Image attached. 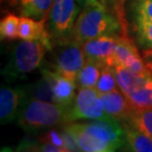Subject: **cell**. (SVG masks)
Wrapping results in <instances>:
<instances>
[{
	"mask_svg": "<svg viewBox=\"0 0 152 152\" xmlns=\"http://www.w3.org/2000/svg\"><path fill=\"white\" fill-rule=\"evenodd\" d=\"M63 126L73 135L80 151L114 152L126 143L124 126L109 115L85 123L71 121Z\"/></svg>",
	"mask_w": 152,
	"mask_h": 152,
	"instance_id": "obj_1",
	"label": "cell"
},
{
	"mask_svg": "<svg viewBox=\"0 0 152 152\" xmlns=\"http://www.w3.org/2000/svg\"><path fill=\"white\" fill-rule=\"evenodd\" d=\"M123 34L118 18L102 2L85 5L76 19L72 39L84 42L103 36Z\"/></svg>",
	"mask_w": 152,
	"mask_h": 152,
	"instance_id": "obj_2",
	"label": "cell"
},
{
	"mask_svg": "<svg viewBox=\"0 0 152 152\" xmlns=\"http://www.w3.org/2000/svg\"><path fill=\"white\" fill-rule=\"evenodd\" d=\"M16 121L18 126L25 132H38L67 124V107L24 97Z\"/></svg>",
	"mask_w": 152,
	"mask_h": 152,
	"instance_id": "obj_3",
	"label": "cell"
},
{
	"mask_svg": "<svg viewBox=\"0 0 152 152\" xmlns=\"http://www.w3.org/2000/svg\"><path fill=\"white\" fill-rule=\"evenodd\" d=\"M45 50H48L47 48L39 41L23 39L17 42L9 51L2 75L8 81L25 78L29 73L41 67Z\"/></svg>",
	"mask_w": 152,
	"mask_h": 152,
	"instance_id": "obj_4",
	"label": "cell"
},
{
	"mask_svg": "<svg viewBox=\"0 0 152 152\" xmlns=\"http://www.w3.org/2000/svg\"><path fill=\"white\" fill-rule=\"evenodd\" d=\"M53 69L76 81V77L86 61L83 45L74 39L56 42L53 48Z\"/></svg>",
	"mask_w": 152,
	"mask_h": 152,
	"instance_id": "obj_5",
	"label": "cell"
},
{
	"mask_svg": "<svg viewBox=\"0 0 152 152\" xmlns=\"http://www.w3.org/2000/svg\"><path fill=\"white\" fill-rule=\"evenodd\" d=\"M79 11L76 0H53L48 18V31L53 41L60 42L72 38Z\"/></svg>",
	"mask_w": 152,
	"mask_h": 152,
	"instance_id": "obj_6",
	"label": "cell"
},
{
	"mask_svg": "<svg viewBox=\"0 0 152 152\" xmlns=\"http://www.w3.org/2000/svg\"><path fill=\"white\" fill-rule=\"evenodd\" d=\"M101 94L96 88H79L72 104L67 107V123L97 120L107 117Z\"/></svg>",
	"mask_w": 152,
	"mask_h": 152,
	"instance_id": "obj_7",
	"label": "cell"
},
{
	"mask_svg": "<svg viewBox=\"0 0 152 152\" xmlns=\"http://www.w3.org/2000/svg\"><path fill=\"white\" fill-rule=\"evenodd\" d=\"M120 35L103 36L82 42L86 58L92 59L104 66H115Z\"/></svg>",
	"mask_w": 152,
	"mask_h": 152,
	"instance_id": "obj_8",
	"label": "cell"
},
{
	"mask_svg": "<svg viewBox=\"0 0 152 152\" xmlns=\"http://www.w3.org/2000/svg\"><path fill=\"white\" fill-rule=\"evenodd\" d=\"M115 65L124 66L130 71L139 74H149L152 72V69L148 66L147 62H145L129 35H120L115 51Z\"/></svg>",
	"mask_w": 152,
	"mask_h": 152,
	"instance_id": "obj_9",
	"label": "cell"
},
{
	"mask_svg": "<svg viewBox=\"0 0 152 152\" xmlns=\"http://www.w3.org/2000/svg\"><path fill=\"white\" fill-rule=\"evenodd\" d=\"M39 71L44 77L47 78L50 85L54 103L69 107L76 96L75 90L78 87L76 81L62 75L54 69L50 70V68L45 67V66H41Z\"/></svg>",
	"mask_w": 152,
	"mask_h": 152,
	"instance_id": "obj_10",
	"label": "cell"
},
{
	"mask_svg": "<svg viewBox=\"0 0 152 152\" xmlns=\"http://www.w3.org/2000/svg\"><path fill=\"white\" fill-rule=\"evenodd\" d=\"M105 112L109 117L115 118L126 126L129 123L134 108L120 88L111 92L101 94Z\"/></svg>",
	"mask_w": 152,
	"mask_h": 152,
	"instance_id": "obj_11",
	"label": "cell"
},
{
	"mask_svg": "<svg viewBox=\"0 0 152 152\" xmlns=\"http://www.w3.org/2000/svg\"><path fill=\"white\" fill-rule=\"evenodd\" d=\"M24 97H25L24 87H1L0 89L1 124H6L16 120Z\"/></svg>",
	"mask_w": 152,
	"mask_h": 152,
	"instance_id": "obj_12",
	"label": "cell"
},
{
	"mask_svg": "<svg viewBox=\"0 0 152 152\" xmlns=\"http://www.w3.org/2000/svg\"><path fill=\"white\" fill-rule=\"evenodd\" d=\"M45 21L22 16L19 24V39L27 41H39L45 45L48 50L53 48V39L45 29Z\"/></svg>",
	"mask_w": 152,
	"mask_h": 152,
	"instance_id": "obj_13",
	"label": "cell"
},
{
	"mask_svg": "<svg viewBox=\"0 0 152 152\" xmlns=\"http://www.w3.org/2000/svg\"><path fill=\"white\" fill-rule=\"evenodd\" d=\"M10 2L22 16L47 22L53 0H10Z\"/></svg>",
	"mask_w": 152,
	"mask_h": 152,
	"instance_id": "obj_14",
	"label": "cell"
},
{
	"mask_svg": "<svg viewBox=\"0 0 152 152\" xmlns=\"http://www.w3.org/2000/svg\"><path fill=\"white\" fill-rule=\"evenodd\" d=\"M115 70L118 87L124 95H129L144 86L152 77V72L149 74H139L121 65H115Z\"/></svg>",
	"mask_w": 152,
	"mask_h": 152,
	"instance_id": "obj_15",
	"label": "cell"
},
{
	"mask_svg": "<svg viewBox=\"0 0 152 152\" xmlns=\"http://www.w3.org/2000/svg\"><path fill=\"white\" fill-rule=\"evenodd\" d=\"M124 150L133 152H152V137L137 129L124 126Z\"/></svg>",
	"mask_w": 152,
	"mask_h": 152,
	"instance_id": "obj_16",
	"label": "cell"
},
{
	"mask_svg": "<svg viewBox=\"0 0 152 152\" xmlns=\"http://www.w3.org/2000/svg\"><path fill=\"white\" fill-rule=\"evenodd\" d=\"M103 66L101 63L92 59H86L76 77L78 88H95L101 75Z\"/></svg>",
	"mask_w": 152,
	"mask_h": 152,
	"instance_id": "obj_17",
	"label": "cell"
},
{
	"mask_svg": "<svg viewBox=\"0 0 152 152\" xmlns=\"http://www.w3.org/2000/svg\"><path fill=\"white\" fill-rule=\"evenodd\" d=\"M25 91V97L31 98L39 101H47V102H53V94L51 91V87L47 78L42 75L41 78L37 79L33 83L29 84L28 86L24 87Z\"/></svg>",
	"mask_w": 152,
	"mask_h": 152,
	"instance_id": "obj_18",
	"label": "cell"
},
{
	"mask_svg": "<svg viewBox=\"0 0 152 152\" xmlns=\"http://www.w3.org/2000/svg\"><path fill=\"white\" fill-rule=\"evenodd\" d=\"M126 126L135 127L152 137V107L134 109Z\"/></svg>",
	"mask_w": 152,
	"mask_h": 152,
	"instance_id": "obj_19",
	"label": "cell"
},
{
	"mask_svg": "<svg viewBox=\"0 0 152 152\" xmlns=\"http://www.w3.org/2000/svg\"><path fill=\"white\" fill-rule=\"evenodd\" d=\"M129 8L132 24L152 22V0H132Z\"/></svg>",
	"mask_w": 152,
	"mask_h": 152,
	"instance_id": "obj_20",
	"label": "cell"
},
{
	"mask_svg": "<svg viewBox=\"0 0 152 152\" xmlns=\"http://www.w3.org/2000/svg\"><path fill=\"white\" fill-rule=\"evenodd\" d=\"M126 96L134 109L152 107V77L144 86Z\"/></svg>",
	"mask_w": 152,
	"mask_h": 152,
	"instance_id": "obj_21",
	"label": "cell"
},
{
	"mask_svg": "<svg viewBox=\"0 0 152 152\" xmlns=\"http://www.w3.org/2000/svg\"><path fill=\"white\" fill-rule=\"evenodd\" d=\"M96 89L98 90L100 94H104L118 89V84L115 75V66L105 65L103 66L101 75L99 77V80L97 82Z\"/></svg>",
	"mask_w": 152,
	"mask_h": 152,
	"instance_id": "obj_22",
	"label": "cell"
},
{
	"mask_svg": "<svg viewBox=\"0 0 152 152\" xmlns=\"http://www.w3.org/2000/svg\"><path fill=\"white\" fill-rule=\"evenodd\" d=\"M20 17L14 14H7L0 22V37L4 41L19 39Z\"/></svg>",
	"mask_w": 152,
	"mask_h": 152,
	"instance_id": "obj_23",
	"label": "cell"
},
{
	"mask_svg": "<svg viewBox=\"0 0 152 152\" xmlns=\"http://www.w3.org/2000/svg\"><path fill=\"white\" fill-rule=\"evenodd\" d=\"M135 42L142 50L152 48V22H139L133 24Z\"/></svg>",
	"mask_w": 152,
	"mask_h": 152,
	"instance_id": "obj_24",
	"label": "cell"
},
{
	"mask_svg": "<svg viewBox=\"0 0 152 152\" xmlns=\"http://www.w3.org/2000/svg\"><path fill=\"white\" fill-rule=\"evenodd\" d=\"M18 151H38V152H64L56 145L41 141L39 139L24 138L17 147Z\"/></svg>",
	"mask_w": 152,
	"mask_h": 152,
	"instance_id": "obj_25",
	"label": "cell"
},
{
	"mask_svg": "<svg viewBox=\"0 0 152 152\" xmlns=\"http://www.w3.org/2000/svg\"><path fill=\"white\" fill-rule=\"evenodd\" d=\"M126 0H102V3L107 7L109 10L118 18L123 28V34L121 35H129L127 28L129 24L126 20Z\"/></svg>",
	"mask_w": 152,
	"mask_h": 152,
	"instance_id": "obj_26",
	"label": "cell"
},
{
	"mask_svg": "<svg viewBox=\"0 0 152 152\" xmlns=\"http://www.w3.org/2000/svg\"><path fill=\"white\" fill-rule=\"evenodd\" d=\"M39 139L41 141L44 142H48V143H51L56 146L61 148V149L64 152L66 151V147H65V142H64V138H63V135L61 133V130H56V129H48L45 132H44L42 134L39 136Z\"/></svg>",
	"mask_w": 152,
	"mask_h": 152,
	"instance_id": "obj_27",
	"label": "cell"
},
{
	"mask_svg": "<svg viewBox=\"0 0 152 152\" xmlns=\"http://www.w3.org/2000/svg\"><path fill=\"white\" fill-rule=\"evenodd\" d=\"M143 57L146 60L148 66L152 69V48L148 50H143Z\"/></svg>",
	"mask_w": 152,
	"mask_h": 152,
	"instance_id": "obj_28",
	"label": "cell"
},
{
	"mask_svg": "<svg viewBox=\"0 0 152 152\" xmlns=\"http://www.w3.org/2000/svg\"><path fill=\"white\" fill-rule=\"evenodd\" d=\"M77 3L82 7H84L85 5L87 4H95V3H98L100 2L99 0H76Z\"/></svg>",
	"mask_w": 152,
	"mask_h": 152,
	"instance_id": "obj_29",
	"label": "cell"
}]
</instances>
